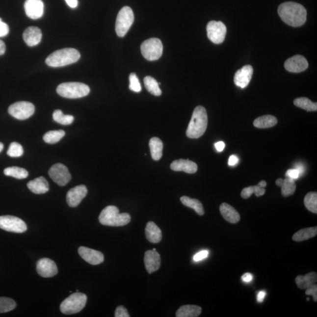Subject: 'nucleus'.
Here are the masks:
<instances>
[{"label": "nucleus", "mask_w": 317, "mask_h": 317, "mask_svg": "<svg viewBox=\"0 0 317 317\" xmlns=\"http://www.w3.org/2000/svg\"><path fill=\"white\" fill-rule=\"evenodd\" d=\"M278 14L284 22L294 27L303 26L306 22V8L297 2L283 3L278 8Z\"/></svg>", "instance_id": "nucleus-1"}, {"label": "nucleus", "mask_w": 317, "mask_h": 317, "mask_svg": "<svg viewBox=\"0 0 317 317\" xmlns=\"http://www.w3.org/2000/svg\"><path fill=\"white\" fill-rule=\"evenodd\" d=\"M208 118L204 107L198 106L194 109L187 129L186 135L191 139H197L205 133L207 129Z\"/></svg>", "instance_id": "nucleus-2"}, {"label": "nucleus", "mask_w": 317, "mask_h": 317, "mask_svg": "<svg viewBox=\"0 0 317 317\" xmlns=\"http://www.w3.org/2000/svg\"><path fill=\"white\" fill-rule=\"evenodd\" d=\"M131 217L127 213H119L117 207L108 206L101 211L99 221L104 226L119 227L127 225L131 222Z\"/></svg>", "instance_id": "nucleus-3"}, {"label": "nucleus", "mask_w": 317, "mask_h": 317, "mask_svg": "<svg viewBox=\"0 0 317 317\" xmlns=\"http://www.w3.org/2000/svg\"><path fill=\"white\" fill-rule=\"evenodd\" d=\"M80 57L79 51L74 49H64L56 51L46 59V64L52 67H61L74 64Z\"/></svg>", "instance_id": "nucleus-4"}, {"label": "nucleus", "mask_w": 317, "mask_h": 317, "mask_svg": "<svg viewBox=\"0 0 317 317\" xmlns=\"http://www.w3.org/2000/svg\"><path fill=\"white\" fill-rule=\"evenodd\" d=\"M56 92L62 97L77 99L87 96L90 92V88L83 83L65 82L58 86Z\"/></svg>", "instance_id": "nucleus-5"}, {"label": "nucleus", "mask_w": 317, "mask_h": 317, "mask_svg": "<svg viewBox=\"0 0 317 317\" xmlns=\"http://www.w3.org/2000/svg\"><path fill=\"white\" fill-rule=\"evenodd\" d=\"M87 301V296L83 293H73L65 299L61 304L60 310L66 315L77 314L82 310Z\"/></svg>", "instance_id": "nucleus-6"}, {"label": "nucleus", "mask_w": 317, "mask_h": 317, "mask_svg": "<svg viewBox=\"0 0 317 317\" xmlns=\"http://www.w3.org/2000/svg\"><path fill=\"white\" fill-rule=\"evenodd\" d=\"M133 22L132 10L128 6H125L119 11L116 18L115 30L119 37H123L127 34Z\"/></svg>", "instance_id": "nucleus-7"}, {"label": "nucleus", "mask_w": 317, "mask_h": 317, "mask_svg": "<svg viewBox=\"0 0 317 317\" xmlns=\"http://www.w3.org/2000/svg\"><path fill=\"white\" fill-rule=\"evenodd\" d=\"M140 50L143 57L147 60L156 61L162 55V43L158 38L148 39L142 44Z\"/></svg>", "instance_id": "nucleus-8"}, {"label": "nucleus", "mask_w": 317, "mask_h": 317, "mask_svg": "<svg viewBox=\"0 0 317 317\" xmlns=\"http://www.w3.org/2000/svg\"><path fill=\"white\" fill-rule=\"evenodd\" d=\"M34 112V105L29 102H17L8 107L9 114L19 120H25L30 118Z\"/></svg>", "instance_id": "nucleus-9"}, {"label": "nucleus", "mask_w": 317, "mask_h": 317, "mask_svg": "<svg viewBox=\"0 0 317 317\" xmlns=\"http://www.w3.org/2000/svg\"><path fill=\"white\" fill-rule=\"evenodd\" d=\"M0 229L5 231L22 233L26 231L27 227L24 221L13 216H0Z\"/></svg>", "instance_id": "nucleus-10"}, {"label": "nucleus", "mask_w": 317, "mask_h": 317, "mask_svg": "<svg viewBox=\"0 0 317 317\" xmlns=\"http://www.w3.org/2000/svg\"><path fill=\"white\" fill-rule=\"evenodd\" d=\"M208 37L212 43L216 44L222 43L225 39L227 28L222 22L211 21L208 24Z\"/></svg>", "instance_id": "nucleus-11"}, {"label": "nucleus", "mask_w": 317, "mask_h": 317, "mask_svg": "<svg viewBox=\"0 0 317 317\" xmlns=\"http://www.w3.org/2000/svg\"><path fill=\"white\" fill-rule=\"evenodd\" d=\"M49 173L52 180L60 186H65L71 179L67 167L62 163L55 164L51 167Z\"/></svg>", "instance_id": "nucleus-12"}, {"label": "nucleus", "mask_w": 317, "mask_h": 317, "mask_svg": "<svg viewBox=\"0 0 317 317\" xmlns=\"http://www.w3.org/2000/svg\"><path fill=\"white\" fill-rule=\"evenodd\" d=\"M87 193V188L85 185H79L72 188L67 194V202L68 206L71 208L77 207L85 198Z\"/></svg>", "instance_id": "nucleus-13"}, {"label": "nucleus", "mask_w": 317, "mask_h": 317, "mask_svg": "<svg viewBox=\"0 0 317 317\" xmlns=\"http://www.w3.org/2000/svg\"><path fill=\"white\" fill-rule=\"evenodd\" d=\"M37 271L40 276L45 278L52 277L58 273V268L53 260L41 259L37 263Z\"/></svg>", "instance_id": "nucleus-14"}, {"label": "nucleus", "mask_w": 317, "mask_h": 317, "mask_svg": "<svg viewBox=\"0 0 317 317\" xmlns=\"http://www.w3.org/2000/svg\"><path fill=\"white\" fill-rule=\"evenodd\" d=\"M285 67L290 73H298L306 70L309 67V63L303 56L297 55L287 59Z\"/></svg>", "instance_id": "nucleus-15"}, {"label": "nucleus", "mask_w": 317, "mask_h": 317, "mask_svg": "<svg viewBox=\"0 0 317 317\" xmlns=\"http://www.w3.org/2000/svg\"><path fill=\"white\" fill-rule=\"evenodd\" d=\"M26 16L32 20H37L43 16L44 5L41 0H26L25 4Z\"/></svg>", "instance_id": "nucleus-16"}, {"label": "nucleus", "mask_w": 317, "mask_h": 317, "mask_svg": "<svg viewBox=\"0 0 317 317\" xmlns=\"http://www.w3.org/2000/svg\"><path fill=\"white\" fill-rule=\"evenodd\" d=\"M253 69L251 65H245L236 72L234 82L236 86L241 88H245L249 84L252 79Z\"/></svg>", "instance_id": "nucleus-17"}, {"label": "nucleus", "mask_w": 317, "mask_h": 317, "mask_svg": "<svg viewBox=\"0 0 317 317\" xmlns=\"http://www.w3.org/2000/svg\"><path fill=\"white\" fill-rule=\"evenodd\" d=\"M79 253L85 262L92 265L100 264L104 260L103 253L88 247H80L79 249Z\"/></svg>", "instance_id": "nucleus-18"}, {"label": "nucleus", "mask_w": 317, "mask_h": 317, "mask_svg": "<svg viewBox=\"0 0 317 317\" xmlns=\"http://www.w3.org/2000/svg\"><path fill=\"white\" fill-rule=\"evenodd\" d=\"M144 263L146 270L149 274L154 273L160 268L161 259L160 254L157 251L148 250L145 253Z\"/></svg>", "instance_id": "nucleus-19"}, {"label": "nucleus", "mask_w": 317, "mask_h": 317, "mask_svg": "<svg viewBox=\"0 0 317 317\" xmlns=\"http://www.w3.org/2000/svg\"><path fill=\"white\" fill-rule=\"evenodd\" d=\"M25 43L29 47L37 46L40 43L42 38L41 29L37 26H29L23 33Z\"/></svg>", "instance_id": "nucleus-20"}, {"label": "nucleus", "mask_w": 317, "mask_h": 317, "mask_svg": "<svg viewBox=\"0 0 317 317\" xmlns=\"http://www.w3.org/2000/svg\"><path fill=\"white\" fill-rule=\"evenodd\" d=\"M170 168L174 171H182L185 173L193 174L197 170V165L196 163L189 159H179L173 161L170 164Z\"/></svg>", "instance_id": "nucleus-21"}, {"label": "nucleus", "mask_w": 317, "mask_h": 317, "mask_svg": "<svg viewBox=\"0 0 317 317\" xmlns=\"http://www.w3.org/2000/svg\"><path fill=\"white\" fill-rule=\"evenodd\" d=\"M27 187L32 193L37 194L46 193L50 189L49 182L43 176L29 181Z\"/></svg>", "instance_id": "nucleus-22"}, {"label": "nucleus", "mask_w": 317, "mask_h": 317, "mask_svg": "<svg viewBox=\"0 0 317 317\" xmlns=\"http://www.w3.org/2000/svg\"><path fill=\"white\" fill-rule=\"evenodd\" d=\"M220 211L224 219L230 223H238L240 220V214L236 209L227 203H223L220 206Z\"/></svg>", "instance_id": "nucleus-23"}, {"label": "nucleus", "mask_w": 317, "mask_h": 317, "mask_svg": "<svg viewBox=\"0 0 317 317\" xmlns=\"http://www.w3.org/2000/svg\"><path fill=\"white\" fill-rule=\"evenodd\" d=\"M146 238L152 243H158L162 238V233L156 224L149 222L145 228Z\"/></svg>", "instance_id": "nucleus-24"}, {"label": "nucleus", "mask_w": 317, "mask_h": 317, "mask_svg": "<svg viewBox=\"0 0 317 317\" xmlns=\"http://www.w3.org/2000/svg\"><path fill=\"white\" fill-rule=\"evenodd\" d=\"M278 186L282 188V194L284 197L292 195L296 190L294 179L287 177L285 179H278L276 182Z\"/></svg>", "instance_id": "nucleus-25"}, {"label": "nucleus", "mask_w": 317, "mask_h": 317, "mask_svg": "<svg viewBox=\"0 0 317 317\" xmlns=\"http://www.w3.org/2000/svg\"><path fill=\"white\" fill-rule=\"evenodd\" d=\"M202 313V308L195 305H185L179 308L176 313L177 317H197Z\"/></svg>", "instance_id": "nucleus-26"}, {"label": "nucleus", "mask_w": 317, "mask_h": 317, "mask_svg": "<svg viewBox=\"0 0 317 317\" xmlns=\"http://www.w3.org/2000/svg\"><path fill=\"white\" fill-rule=\"evenodd\" d=\"M317 275L315 272H311L305 276H298L296 277L295 283L299 289L306 290L309 287L317 283Z\"/></svg>", "instance_id": "nucleus-27"}, {"label": "nucleus", "mask_w": 317, "mask_h": 317, "mask_svg": "<svg viewBox=\"0 0 317 317\" xmlns=\"http://www.w3.org/2000/svg\"><path fill=\"white\" fill-rule=\"evenodd\" d=\"M149 147L152 158L154 160H160L163 154V145L161 140L158 137H153L149 141Z\"/></svg>", "instance_id": "nucleus-28"}, {"label": "nucleus", "mask_w": 317, "mask_h": 317, "mask_svg": "<svg viewBox=\"0 0 317 317\" xmlns=\"http://www.w3.org/2000/svg\"><path fill=\"white\" fill-rule=\"evenodd\" d=\"M317 234V227L303 229L299 230L292 236V240L295 241H303L315 237Z\"/></svg>", "instance_id": "nucleus-29"}, {"label": "nucleus", "mask_w": 317, "mask_h": 317, "mask_svg": "<svg viewBox=\"0 0 317 317\" xmlns=\"http://www.w3.org/2000/svg\"><path fill=\"white\" fill-rule=\"evenodd\" d=\"M277 119L275 116L267 115L260 116L253 122L254 126L258 128H269L273 127L277 124Z\"/></svg>", "instance_id": "nucleus-30"}, {"label": "nucleus", "mask_w": 317, "mask_h": 317, "mask_svg": "<svg viewBox=\"0 0 317 317\" xmlns=\"http://www.w3.org/2000/svg\"><path fill=\"white\" fill-rule=\"evenodd\" d=\"M181 201L185 206H187L188 208L193 209L200 216L204 215V209H203L202 203L199 200L191 199L189 197L184 196L181 197Z\"/></svg>", "instance_id": "nucleus-31"}, {"label": "nucleus", "mask_w": 317, "mask_h": 317, "mask_svg": "<svg viewBox=\"0 0 317 317\" xmlns=\"http://www.w3.org/2000/svg\"><path fill=\"white\" fill-rule=\"evenodd\" d=\"M5 175L11 176L18 179H23L28 177V173L27 170L22 167L17 166L9 167L4 170Z\"/></svg>", "instance_id": "nucleus-32"}, {"label": "nucleus", "mask_w": 317, "mask_h": 317, "mask_svg": "<svg viewBox=\"0 0 317 317\" xmlns=\"http://www.w3.org/2000/svg\"><path fill=\"white\" fill-rule=\"evenodd\" d=\"M294 104L296 106L306 110L307 111H317V104L313 103L309 98L301 97L295 99Z\"/></svg>", "instance_id": "nucleus-33"}, {"label": "nucleus", "mask_w": 317, "mask_h": 317, "mask_svg": "<svg viewBox=\"0 0 317 317\" xmlns=\"http://www.w3.org/2000/svg\"><path fill=\"white\" fill-rule=\"evenodd\" d=\"M143 81H144L146 89L151 94L157 96V97L161 95V89L157 80L155 79L154 78L149 76L146 77Z\"/></svg>", "instance_id": "nucleus-34"}, {"label": "nucleus", "mask_w": 317, "mask_h": 317, "mask_svg": "<svg viewBox=\"0 0 317 317\" xmlns=\"http://www.w3.org/2000/svg\"><path fill=\"white\" fill-rule=\"evenodd\" d=\"M65 134V132L63 130L51 131L44 134L43 139L47 143L55 144V143L60 141Z\"/></svg>", "instance_id": "nucleus-35"}, {"label": "nucleus", "mask_w": 317, "mask_h": 317, "mask_svg": "<svg viewBox=\"0 0 317 317\" xmlns=\"http://www.w3.org/2000/svg\"><path fill=\"white\" fill-rule=\"evenodd\" d=\"M304 205L306 208L314 213H317V192L308 193L304 197Z\"/></svg>", "instance_id": "nucleus-36"}, {"label": "nucleus", "mask_w": 317, "mask_h": 317, "mask_svg": "<svg viewBox=\"0 0 317 317\" xmlns=\"http://www.w3.org/2000/svg\"><path fill=\"white\" fill-rule=\"evenodd\" d=\"M53 119L57 123L63 125H71L74 120L73 116L70 115H65L62 113V110L57 109L55 110L53 113Z\"/></svg>", "instance_id": "nucleus-37"}, {"label": "nucleus", "mask_w": 317, "mask_h": 317, "mask_svg": "<svg viewBox=\"0 0 317 317\" xmlns=\"http://www.w3.org/2000/svg\"><path fill=\"white\" fill-rule=\"evenodd\" d=\"M265 193V190L264 187H262L259 186L258 185L257 186H249L246 188H244L243 190H242L241 193V196L243 197V199H248L252 196V194L254 193L257 197H260L264 194Z\"/></svg>", "instance_id": "nucleus-38"}, {"label": "nucleus", "mask_w": 317, "mask_h": 317, "mask_svg": "<svg viewBox=\"0 0 317 317\" xmlns=\"http://www.w3.org/2000/svg\"><path fill=\"white\" fill-rule=\"evenodd\" d=\"M16 302L8 297H0V313H5L13 310L16 307Z\"/></svg>", "instance_id": "nucleus-39"}, {"label": "nucleus", "mask_w": 317, "mask_h": 317, "mask_svg": "<svg viewBox=\"0 0 317 317\" xmlns=\"http://www.w3.org/2000/svg\"><path fill=\"white\" fill-rule=\"evenodd\" d=\"M23 146L17 142L11 143L8 149L7 154L12 158H19L23 155Z\"/></svg>", "instance_id": "nucleus-40"}, {"label": "nucleus", "mask_w": 317, "mask_h": 317, "mask_svg": "<svg viewBox=\"0 0 317 317\" xmlns=\"http://www.w3.org/2000/svg\"><path fill=\"white\" fill-rule=\"evenodd\" d=\"M130 90L135 92H140L142 90L141 85L139 82L138 78L136 75L132 73L130 76Z\"/></svg>", "instance_id": "nucleus-41"}, {"label": "nucleus", "mask_w": 317, "mask_h": 317, "mask_svg": "<svg viewBox=\"0 0 317 317\" xmlns=\"http://www.w3.org/2000/svg\"><path fill=\"white\" fill-rule=\"evenodd\" d=\"M115 317H130V314L128 312L126 308L120 306L116 308L115 313Z\"/></svg>", "instance_id": "nucleus-42"}, {"label": "nucleus", "mask_w": 317, "mask_h": 317, "mask_svg": "<svg viewBox=\"0 0 317 317\" xmlns=\"http://www.w3.org/2000/svg\"><path fill=\"white\" fill-rule=\"evenodd\" d=\"M306 294L308 295H312L314 301H317V286L315 284L311 286L309 288L306 289Z\"/></svg>", "instance_id": "nucleus-43"}, {"label": "nucleus", "mask_w": 317, "mask_h": 317, "mask_svg": "<svg viewBox=\"0 0 317 317\" xmlns=\"http://www.w3.org/2000/svg\"><path fill=\"white\" fill-rule=\"evenodd\" d=\"M9 32V27L7 24L3 22L0 19V37H5Z\"/></svg>", "instance_id": "nucleus-44"}, {"label": "nucleus", "mask_w": 317, "mask_h": 317, "mask_svg": "<svg viewBox=\"0 0 317 317\" xmlns=\"http://www.w3.org/2000/svg\"><path fill=\"white\" fill-rule=\"evenodd\" d=\"M209 252L207 250H203L195 254L193 257V260L195 262L201 261L208 256Z\"/></svg>", "instance_id": "nucleus-45"}, {"label": "nucleus", "mask_w": 317, "mask_h": 317, "mask_svg": "<svg viewBox=\"0 0 317 317\" xmlns=\"http://www.w3.org/2000/svg\"><path fill=\"white\" fill-rule=\"evenodd\" d=\"M300 173H299L298 170L295 169H291L287 170L286 172V177H289L292 179H297L300 177Z\"/></svg>", "instance_id": "nucleus-46"}, {"label": "nucleus", "mask_w": 317, "mask_h": 317, "mask_svg": "<svg viewBox=\"0 0 317 317\" xmlns=\"http://www.w3.org/2000/svg\"><path fill=\"white\" fill-rule=\"evenodd\" d=\"M238 161L239 159L238 157H236V155H232V156L229 158V165L234 166L236 164L238 163Z\"/></svg>", "instance_id": "nucleus-47"}, {"label": "nucleus", "mask_w": 317, "mask_h": 317, "mask_svg": "<svg viewBox=\"0 0 317 317\" xmlns=\"http://www.w3.org/2000/svg\"><path fill=\"white\" fill-rule=\"evenodd\" d=\"M241 279L245 283H249L250 282H252L253 280V276L252 274L247 273L243 274V276H242Z\"/></svg>", "instance_id": "nucleus-48"}, {"label": "nucleus", "mask_w": 317, "mask_h": 317, "mask_svg": "<svg viewBox=\"0 0 317 317\" xmlns=\"http://www.w3.org/2000/svg\"><path fill=\"white\" fill-rule=\"evenodd\" d=\"M67 5L72 8H76L78 5H79V1L78 0H65Z\"/></svg>", "instance_id": "nucleus-49"}, {"label": "nucleus", "mask_w": 317, "mask_h": 317, "mask_svg": "<svg viewBox=\"0 0 317 317\" xmlns=\"http://www.w3.org/2000/svg\"><path fill=\"white\" fill-rule=\"evenodd\" d=\"M215 148H216L218 152H222L224 148H225V143L222 141L218 142L215 143Z\"/></svg>", "instance_id": "nucleus-50"}, {"label": "nucleus", "mask_w": 317, "mask_h": 317, "mask_svg": "<svg viewBox=\"0 0 317 317\" xmlns=\"http://www.w3.org/2000/svg\"><path fill=\"white\" fill-rule=\"evenodd\" d=\"M266 295V292L264 291H260L257 294V301L259 303H262Z\"/></svg>", "instance_id": "nucleus-51"}, {"label": "nucleus", "mask_w": 317, "mask_h": 317, "mask_svg": "<svg viewBox=\"0 0 317 317\" xmlns=\"http://www.w3.org/2000/svg\"><path fill=\"white\" fill-rule=\"evenodd\" d=\"M295 169H297L300 173V175L301 176L302 174H303V173L305 172V168L304 166L302 164H297V165L295 166Z\"/></svg>", "instance_id": "nucleus-52"}, {"label": "nucleus", "mask_w": 317, "mask_h": 317, "mask_svg": "<svg viewBox=\"0 0 317 317\" xmlns=\"http://www.w3.org/2000/svg\"><path fill=\"white\" fill-rule=\"evenodd\" d=\"M6 47L5 43L1 40H0V55L4 54L5 52Z\"/></svg>", "instance_id": "nucleus-53"}, {"label": "nucleus", "mask_w": 317, "mask_h": 317, "mask_svg": "<svg viewBox=\"0 0 317 317\" xmlns=\"http://www.w3.org/2000/svg\"><path fill=\"white\" fill-rule=\"evenodd\" d=\"M259 186L262 187H265L266 186H267V183H266V182L264 181H262L260 182V183L258 184Z\"/></svg>", "instance_id": "nucleus-54"}, {"label": "nucleus", "mask_w": 317, "mask_h": 317, "mask_svg": "<svg viewBox=\"0 0 317 317\" xmlns=\"http://www.w3.org/2000/svg\"><path fill=\"white\" fill-rule=\"evenodd\" d=\"M3 148H4V145L1 142H0V152L2 151Z\"/></svg>", "instance_id": "nucleus-55"}, {"label": "nucleus", "mask_w": 317, "mask_h": 317, "mask_svg": "<svg viewBox=\"0 0 317 317\" xmlns=\"http://www.w3.org/2000/svg\"><path fill=\"white\" fill-rule=\"evenodd\" d=\"M307 300L308 301H309V300H310V298H307Z\"/></svg>", "instance_id": "nucleus-56"}, {"label": "nucleus", "mask_w": 317, "mask_h": 317, "mask_svg": "<svg viewBox=\"0 0 317 317\" xmlns=\"http://www.w3.org/2000/svg\"><path fill=\"white\" fill-rule=\"evenodd\" d=\"M153 250H154V251H156V249H153Z\"/></svg>", "instance_id": "nucleus-57"}]
</instances>
